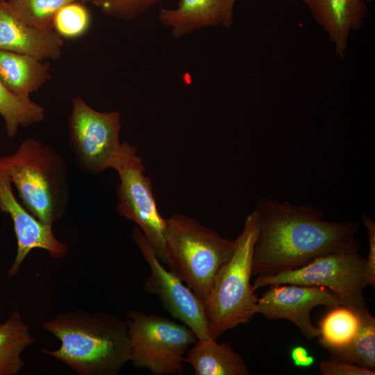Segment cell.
I'll list each match as a JSON object with an SVG mask.
<instances>
[{"instance_id": "cell-7", "label": "cell", "mask_w": 375, "mask_h": 375, "mask_svg": "<svg viewBox=\"0 0 375 375\" xmlns=\"http://www.w3.org/2000/svg\"><path fill=\"white\" fill-rule=\"evenodd\" d=\"M255 290L267 285L293 284L322 287L331 290L342 306L355 312L367 308L363 296L369 285L366 276V259L358 252L326 254L295 269L273 275L256 276Z\"/></svg>"}, {"instance_id": "cell-16", "label": "cell", "mask_w": 375, "mask_h": 375, "mask_svg": "<svg viewBox=\"0 0 375 375\" xmlns=\"http://www.w3.org/2000/svg\"><path fill=\"white\" fill-rule=\"evenodd\" d=\"M50 78L49 63L32 56L0 50V80L10 92L29 97Z\"/></svg>"}, {"instance_id": "cell-1", "label": "cell", "mask_w": 375, "mask_h": 375, "mask_svg": "<svg viewBox=\"0 0 375 375\" xmlns=\"http://www.w3.org/2000/svg\"><path fill=\"white\" fill-rule=\"evenodd\" d=\"M258 231L253 248L252 276H267L300 268L320 256L358 252V224L326 221L308 203L292 204L268 197L256 209Z\"/></svg>"}, {"instance_id": "cell-12", "label": "cell", "mask_w": 375, "mask_h": 375, "mask_svg": "<svg viewBox=\"0 0 375 375\" xmlns=\"http://www.w3.org/2000/svg\"><path fill=\"white\" fill-rule=\"evenodd\" d=\"M0 210L10 215L17 238L16 256L8 271L10 277L18 273L22 263L34 249L47 251L56 258L67 253V245L55 236L52 225L40 221L17 201L12 192L11 178L1 161Z\"/></svg>"}, {"instance_id": "cell-6", "label": "cell", "mask_w": 375, "mask_h": 375, "mask_svg": "<svg viewBox=\"0 0 375 375\" xmlns=\"http://www.w3.org/2000/svg\"><path fill=\"white\" fill-rule=\"evenodd\" d=\"M126 321L133 367L154 375L183 372L185 355L198 339L191 328L162 315L136 310L128 312Z\"/></svg>"}, {"instance_id": "cell-27", "label": "cell", "mask_w": 375, "mask_h": 375, "mask_svg": "<svg viewBox=\"0 0 375 375\" xmlns=\"http://www.w3.org/2000/svg\"><path fill=\"white\" fill-rule=\"evenodd\" d=\"M290 355L294 365L297 367H310L315 362L314 356L310 355L307 349L302 346L292 348Z\"/></svg>"}, {"instance_id": "cell-4", "label": "cell", "mask_w": 375, "mask_h": 375, "mask_svg": "<svg viewBox=\"0 0 375 375\" xmlns=\"http://www.w3.org/2000/svg\"><path fill=\"white\" fill-rule=\"evenodd\" d=\"M258 231V215L254 209L246 216L243 228L234 240L232 256L218 272L203 301L209 334L213 340L249 322L256 314L258 297L251 278Z\"/></svg>"}, {"instance_id": "cell-10", "label": "cell", "mask_w": 375, "mask_h": 375, "mask_svg": "<svg viewBox=\"0 0 375 375\" xmlns=\"http://www.w3.org/2000/svg\"><path fill=\"white\" fill-rule=\"evenodd\" d=\"M132 238L150 268L142 290L156 296L164 309L191 328L198 339L210 338L203 301L176 274L162 265L138 226L133 228Z\"/></svg>"}, {"instance_id": "cell-17", "label": "cell", "mask_w": 375, "mask_h": 375, "mask_svg": "<svg viewBox=\"0 0 375 375\" xmlns=\"http://www.w3.org/2000/svg\"><path fill=\"white\" fill-rule=\"evenodd\" d=\"M185 361L196 375H248L247 365L230 343L210 338L197 339Z\"/></svg>"}, {"instance_id": "cell-26", "label": "cell", "mask_w": 375, "mask_h": 375, "mask_svg": "<svg viewBox=\"0 0 375 375\" xmlns=\"http://www.w3.org/2000/svg\"><path fill=\"white\" fill-rule=\"evenodd\" d=\"M361 219L366 228L368 242L369 253L366 259V276L369 283L374 288L375 285V222L365 213H362Z\"/></svg>"}, {"instance_id": "cell-20", "label": "cell", "mask_w": 375, "mask_h": 375, "mask_svg": "<svg viewBox=\"0 0 375 375\" xmlns=\"http://www.w3.org/2000/svg\"><path fill=\"white\" fill-rule=\"evenodd\" d=\"M0 115L5 121L9 138H14L20 127L42 122L44 108L30 97L17 96L7 90L0 80Z\"/></svg>"}, {"instance_id": "cell-25", "label": "cell", "mask_w": 375, "mask_h": 375, "mask_svg": "<svg viewBox=\"0 0 375 375\" xmlns=\"http://www.w3.org/2000/svg\"><path fill=\"white\" fill-rule=\"evenodd\" d=\"M319 369L324 375H374L375 371L350 362L331 358L322 360Z\"/></svg>"}, {"instance_id": "cell-2", "label": "cell", "mask_w": 375, "mask_h": 375, "mask_svg": "<svg viewBox=\"0 0 375 375\" xmlns=\"http://www.w3.org/2000/svg\"><path fill=\"white\" fill-rule=\"evenodd\" d=\"M42 327L60 341L55 350L42 349L79 375H116L131 360L126 320L105 312H61Z\"/></svg>"}, {"instance_id": "cell-22", "label": "cell", "mask_w": 375, "mask_h": 375, "mask_svg": "<svg viewBox=\"0 0 375 375\" xmlns=\"http://www.w3.org/2000/svg\"><path fill=\"white\" fill-rule=\"evenodd\" d=\"M85 0H7L12 12L29 25L45 30L53 29V21L64 6Z\"/></svg>"}, {"instance_id": "cell-19", "label": "cell", "mask_w": 375, "mask_h": 375, "mask_svg": "<svg viewBox=\"0 0 375 375\" xmlns=\"http://www.w3.org/2000/svg\"><path fill=\"white\" fill-rule=\"evenodd\" d=\"M358 329L346 346L328 350L330 358L344 360L374 370L375 369V318L365 308L358 313Z\"/></svg>"}, {"instance_id": "cell-8", "label": "cell", "mask_w": 375, "mask_h": 375, "mask_svg": "<svg viewBox=\"0 0 375 375\" xmlns=\"http://www.w3.org/2000/svg\"><path fill=\"white\" fill-rule=\"evenodd\" d=\"M68 128L69 146L82 172L96 175L114 169L124 150L118 111L100 112L74 97Z\"/></svg>"}, {"instance_id": "cell-14", "label": "cell", "mask_w": 375, "mask_h": 375, "mask_svg": "<svg viewBox=\"0 0 375 375\" xmlns=\"http://www.w3.org/2000/svg\"><path fill=\"white\" fill-rule=\"evenodd\" d=\"M312 17L327 35L335 53L343 59L350 35L360 30L368 14L365 0H303Z\"/></svg>"}, {"instance_id": "cell-13", "label": "cell", "mask_w": 375, "mask_h": 375, "mask_svg": "<svg viewBox=\"0 0 375 375\" xmlns=\"http://www.w3.org/2000/svg\"><path fill=\"white\" fill-rule=\"evenodd\" d=\"M62 46L63 39L53 30L29 25L12 12L7 0H0V50L56 60Z\"/></svg>"}, {"instance_id": "cell-9", "label": "cell", "mask_w": 375, "mask_h": 375, "mask_svg": "<svg viewBox=\"0 0 375 375\" xmlns=\"http://www.w3.org/2000/svg\"><path fill=\"white\" fill-rule=\"evenodd\" d=\"M114 169L119 178L117 212L137 224L160 260L167 264L166 219L158 211L151 181L145 174L146 167L137 149L126 141Z\"/></svg>"}, {"instance_id": "cell-21", "label": "cell", "mask_w": 375, "mask_h": 375, "mask_svg": "<svg viewBox=\"0 0 375 375\" xmlns=\"http://www.w3.org/2000/svg\"><path fill=\"white\" fill-rule=\"evenodd\" d=\"M327 312L319 322V344L327 350L343 347L355 336L359 326L358 313L339 306Z\"/></svg>"}, {"instance_id": "cell-3", "label": "cell", "mask_w": 375, "mask_h": 375, "mask_svg": "<svg viewBox=\"0 0 375 375\" xmlns=\"http://www.w3.org/2000/svg\"><path fill=\"white\" fill-rule=\"evenodd\" d=\"M0 161L31 214L52 226L64 216L69 198L68 168L52 147L28 138Z\"/></svg>"}, {"instance_id": "cell-28", "label": "cell", "mask_w": 375, "mask_h": 375, "mask_svg": "<svg viewBox=\"0 0 375 375\" xmlns=\"http://www.w3.org/2000/svg\"><path fill=\"white\" fill-rule=\"evenodd\" d=\"M368 3H372L373 2L374 0H365Z\"/></svg>"}, {"instance_id": "cell-5", "label": "cell", "mask_w": 375, "mask_h": 375, "mask_svg": "<svg viewBox=\"0 0 375 375\" xmlns=\"http://www.w3.org/2000/svg\"><path fill=\"white\" fill-rule=\"evenodd\" d=\"M234 247V240L191 217L176 213L166 219L167 265L203 302Z\"/></svg>"}, {"instance_id": "cell-24", "label": "cell", "mask_w": 375, "mask_h": 375, "mask_svg": "<svg viewBox=\"0 0 375 375\" xmlns=\"http://www.w3.org/2000/svg\"><path fill=\"white\" fill-rule=\"evenodd\" d=\"M104 14L131 20L164 0H91Z\"/></svg>"}, {"instance_id": "cell-23", "label": "cell", "mask_w": 375, "mask_h": 375, "mask_svg": "<svg viewBox=\"0 0 375 375\" xmlns=\"http://www.w3.org/2000/svg\"><path fill=\"white\" fill-rule=\"evenodd\" d=\"M91 26V15L81 1L64 6L56 13L53 21V31L65 39H76L84 35Z\"/></svg>"}, {"instance_id": "cell-15", "label": "cell", "mask_w": 375, "mask_h": 375, "mask_svg": "<svg viewBox=\"0 0 375 375\" xmlns=\"http://www.w3.org/2000/svg\"><path fill=\"white\" fill-rule=\"evenodd\" d=\"M236 1L179 0L176 8L160 10L158 17L176 38L203 28L222 26L229 28Z\"/></svg>"}, {"instance_id": "cell-18", "label": "cell", "mask_w": 375, "mask_h": 375, "mask_svg": "<svg viewBox=\"0 0 375 375\" xmlns=\"http://www.w3.org/2000/svg\"><path fill=\"white\" fill-rule=\"evenodd\" d=\"M35 341L20 312L13 310L0 323V375L19 374L25 365L22 353Z\"/></svg>"}, {"instance_id": "cell-11", "label": "cell", "mask_w": 375, "mask_h": 375, "mask_svg": "<svg viewBox=\"0 0 375 375\" xmlns=\"http://www.w3.org/2000/svg\"><path fill=\"white\" fill-rule=\"evenodd\" d=\"M258 298L255 312L269 319L290 321L307 340L319 335V328L312 324L310 313L318 306L329 308L342 306L331 290L317 286L293 284L273 285Z\"/></svg>"}]
</instances>
